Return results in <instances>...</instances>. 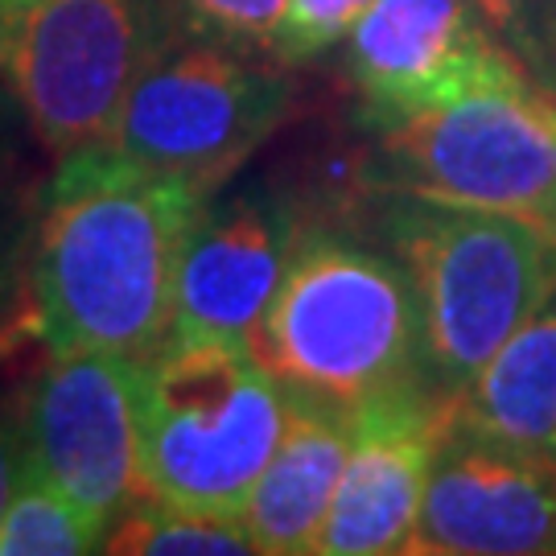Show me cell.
I'll use <instances>...</instances> for the list:
<instances>
[{"label":"cell","instance_id":"obj_1","mask_svg":"<svg viewBox=\"0 0 556 556\" xmlns=\"http://www.w3.org/2000/svg\"><path fill=\"white\" fill-rule=\"evenodd\" d=\"M206 199L108 149L62 157L29 239L34 321L50 351L153 355L174 326L181 252Z\"/></svg>","mask_w":556,"mask_h":556},{"label":"cell","instance_id":"obj_2","mask_svg":"<svg viewBox=\"0 0 556 556\" xmlns=\"http://www.w3.org/2000/svg\"><path fill=\"white\" fill-rule=\"evenodd\" d=\"M248 351L289 396L351 413L388 388L429 379L408 273L388 248L330 223L301 227Z\"/></svg>","mask_w":556,"mask_h":556},{"label":"cell","instance_id":"obj_3","mask_svg":"<svg viewBox=\"0 0 556 556\" xmlns=\"http://www.w3.org/2000/svg\"><path fill=\"white\" fill-rule=\"evenodd\" d=\"M376 227L417 293L425 376L445 396L466 392L556 289V243L511 215L383 186Z\"/></svg>","mask_w":556,"mask_h":556},{"label":"cell","instance_id":"obj_4","mask_svg":"<svg viewBox=\"0 0 556 556\" xmlns=\"http://www.w3.org/2000/svg\"><path fill=\"white\" fill-rule=\"evenodd\" d=\"M285 417L289 392L243 342L165 338L140 388L144 495L243 519Z\"/></svg>","mask_w":556,"mask_h":556},{"label":"cell","instance_id":"obj_5","mask_svg":"<svg viewBox=\"0 0 556 556\" xmlns=\"http://www.w3.org/2000/svg\"><path fill=\"white\" fill-rule=\"evenodd\" d=\"M181 34L178 0H34L4 17L0 59L46 153L100 149L149 62Z\"/></svg>","mask_w":556,"mask_h":556},{"label":"cell","instance_id":"obj_6","mask_svg":"<svg viewBox=\"0 0 556 556\" xmlns=\"http://www.w3.org/2000/svg\"><path fill=\"white\" fill-rule=\"evenodd\" d=\"M289 108L293 87L260 54L181 29L137 79L100 149L215 194Z\"/></svg>","mask_w":556,"mask_h":556},{"label":"cell","instance_id":"obj_7","mask_svg":"<svg viewBox=\"0 0 556 556\" xmlns=\"http://www.w3.org/2000/svg\"><path fill=\"white\" fill-rule=\"evenodd\" d=\"M379 186L523 219L556 243V91L540 83L475 96L379 128Z\"/></svg>","mask_w":556,"mask_h":556},{"label":"cell","instance_id":"obj_8","mask_svg":"<svg viewBox=\"0 0 556 556\" xmlns=\"http://www.w3.org/2000/svg\"><path fill=\"white\" fill-rule=\"evenodd\" d=\"M144 358L62 351L21 408L25 466L108 528L144 495L140 478Z\"/></svg>","mask_w":556,"mask_h":556},{"label":"cell","instance_id":"obj_9","mask_svg":"<svg viewBox=\"0 0 556 556\" xmlns=\"http://www.w3.org/2000/svg\"><path fill=\"white\" fill-rule=\"evenodd\" d=\"M346 75L376 128L486 87L536 83L475 0H376L346 34Z\"/></svg>","mask_w":556,"mask_h":556},{"label":"cell","instance_id":"obj_10","mask_svg":"<svg viewBox=\"0 0 556 556\" xmlns=\"http://www.w3.org/2000/svg\"><path fill=\"white\" fill-rule=\"evenodd\" d=\"M454 425V396L413 379L351 413V454L321 528V556L408 553L429 470Z\"/></svg>","mask_w":556,"mask_h":556},{"label":"cell","instance_id":"obj_11","mask_svg":"<svg viewBox=\"0 0 556 556\" xmlns=\"http://www.w3.org/2000/svg\"><path fill=\"white\" fill-rule=\"evenodd\" d=\"M417 556H556V454L450 425L420 498Z\"/></svg>","mask_w":556,"mask_h":556},{"label":"cell","instance_id":"obj_12","mask_svg":"<svg viewBox=\"0 0 556 556\" xmlns=\"http://www.w3.org/2000/svg\"><path fill=\"white\" fill-rule=\"evenodd\" d=\"M301 227L305 219L293 202L260 186L206 199L181 252L169 338H223L248 346L289 268Z\"/></svg>","mask_w":556,"mask_h":556},{"label":"cell","instance_id":"obj_13","mask_svg":"<svg viewBox=\"0 0 556 556\" xmlns=\"http://www.w3.org/2000/svg\"><path fill=\"white\" fill-rule=\"evenodd\" d=\"M346 454H351V408L289 396L285 433L243 507V523L256 553H318Z\"/></svg>","mask_w":556,"mask_h":556},{"label":"cell","instance_id":"obj_14","mask_svg":"<svg viewBox=\"0 0 556 556\" xmlns=\"http://www.w3.org/2000/svg\"><path fill=\"white\" fill-rule=\"evenodd\" d=\"M454 420L519 450H556V289L495 351L466 392Z\"/></svg>","mask_w":556,"mask_h":556},{"label":"cell","instance_id":"obj_15","mask_svg":"<svg viewBox=\"0 0 556 556\" xmlns=\"http://www.w3.org/2000/svg\"><path fill=\"white\" fill-rule=\"evenodd\" d=\"M103 553L128 556H248L256 544L236 516L194 511L161 495H137L112 523Z\"/></svg>","mask_w":556,"mask_h":556},{"label":"cell","instance_id":"obj_16","mask_svg":"<svg viewBox=\"0 0 556 556\" xmlns=\"http://www.w3.org/2000/svg\"><path fill=\"white\" fill-rule=\"evenodd\" d=\"M108 523L83 511L59 486L41 482L29 466L21 475L13 503L0 519V556H87L103 553Z\"/></svg>","mask_w":556,"mask_h":556},{"label":"cell","instance_id":"obj_17","mask_svg":"<svg viewBox=\"0 0 556 556\" xmlns=\"http://www.w3.org/2000/svg\"><path fill=\"white\" fill-rule=\"evenodd\" d=\"M289 0H178L186 34L215 38L252 54H273Z\"/></svg>","mask_w":556,"mask_h":556},{"label":"cell","instance_id":"obj_18","mask_svg":"<svg viewBox=\"0 0 556 556\" xmlns=\"http://www.w3.org/2000/svg\"><path fill=\"white\" fill-rule=\"evenodd\" d=\"M519 66L556 91V0H475Z\"/></svg>","mask_w":556,"mask_h":556},{"label":"cell","instance_id":"obj_19","mask_svg":"<svg viewBox=\"0 0 556 556\" xmlns=\"http://www.w3.org/2000/svg\"><path fill=\"white\" fill-rule=\"evenodd\" d=\"M371 4L376 0H289L273 59L280 66H305V62L321 59L338 41H346L355 21Z\"/></svg>","mask_w":556,"mask_h":556},{"label":"cell","instance_id":"obj_20","mask_svg":"<svg viewBox=\"0 0 556 556\" xmlns=\"http://www.w3.org/2000/svg\"><path fill=\"white\" fill-rule=\"evenodd\" d=\"M29 239H34V211L0 194V321L9 318L21 280L29 277Z\"/></svg>","mask_w":556,"mask_h":556},{"label":"cell","instance_id":"obj_21","mask_svg":"<svg viewBox=\"0 0 556 556\" xmlns=\"http://www.w3.org/2000/svg\"><path fill=\"white\" fill-rule=\"evenodd\" d=\"M21 475H25V425L21 413L0 408V519L13 503Z\"/></svg>","mask_w":556,"mask_h":556},{"label":"cell","instance_id":"obj_22","mask_svg":"<svg viewBox=\"0 0 556 556\" xmlns=\"http://www.w3.org/2000/svg\"><path fill=\"white\" fill-rule=\"evenodd\" d=\"M21 119H25V112H21L13 87H9V79H0V161L17 149Z\"/></svg>","mask_w":556,"mask_h":556},{"label":"cell","instance_id":"obj_23","mask_svg":"<svg viewBox=\"0 0 556 556\" xmlns=\"http://www.w3.org/2000/svg\"><path fill=\"white\" fill-rule=\"evenodd\" d=\"M25 4H34V0H0V17H13V13H21Z\"/></svg>","mask_w":556,"mask_h":556},{"label":"cell","instance_id":"obj_24","mask_svg":"<svg viewBox=\"0 0 556 556\" xmlns=\"http://www.w3.org/2000/svg\"><path fill=\"white\" fill-rule=\"evenodd\" d=\"M0 41H4V17H0Z\"/></svg>","mask_w":556,"mask_h":556},{"label":"cell","instance_id":"obj_25","mask_svg":"<svg viewBox=\"0 0 556 556\" xmlns=\"http://www.w3.org/2000/svg\"><path fill=\"white\" fill-rule=\"evenodd\" d=\"M553 454H556V450H553Z\"/></svg>","mask_w":556,"mask_h":556}]
</instances>
